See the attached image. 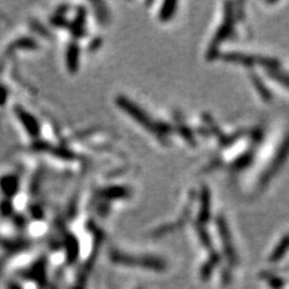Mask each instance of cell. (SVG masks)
Instances as JSON below:
<instances>
[{
  "mask_svg": "<svg viewBox=\"0 0 289 289\" xmlns=\"http://www.w3.org/2000/svg\"><path fill=\"white\" fill-rule=\"evenodd\" d=\"M111 259L117 264L128 265V266H142L155 271H163L166 268L164 261L154 257H134L129 256V254L114 252L111 254Z\"/></svg>",
  "mask_w": 289,
  "mask_h": 289,
  "instance_id": "6da1fadb",
  "label": "cell"
},
{
  "mask_svg": "<svg viewBox=\"0 0 289 289\" xmlns=\"http://www.w3.org/2000/svg\"><path fill=\"white\" fill-rule=\"evenodd\" d=\"M234 19H235V16H234V9L231 4H227L226 9V15H224V22L223 25L219 27V29L217 30L215 40L213 42L211 43L210 49H209V58L210 59H213L217 54V49H218V45L224 40L227 39L228 36L230 35V33L233 32L234 28Z\"/></svg>",
  "mask_w": 289,
  "mask_h": 289,
  "instance_id": "7a4b0ae2",
  "label": "cell"
},
{
  "mask_svg": "<svg viewBox=\"0 0 289 289\" xmlns=\"http://www.w3.org/2000/svg\"><path fill=\"white\" fill-rule=\"evenodd\" d=\"M288 157H289V134H288V137H285L283 142H282L281 147L277 151L276 155L274 157L271 165L269 166L266 170H265L263 176H261L260 183H259L260 187H265L268 185V182L270 181V180L278 172V170H280L282 166L284 165V163L287 162Z\"/></svg>",
  "mask_w": 289,
  "mask_h": 289,
  "instance_id": "3957f363",
  "label": "cell"
},
{
  "mask_svg": "<svg viewBox=\"0 0 289 289\" xmlns=\"http://www.w3.org/2000/svg\"><path fill=\"white\" fill-rule=\"evenodd\" d=\"M217 228H218L220 239H222L223 247H224V254H226L228 261H229L231 266H235L239 264V257H237L235 247H234L233 240H231V235L229 228L227 226L226 219L224 217H219L217 220Z\"/></svg>",
  "mask_w": 289,
  "mask_h": 289,
  "instance_id": "277c9868",
  "label": "cell"
},
{
  "mask_svg": "<svg viewBox=\"0 0 289 289\" xmlns=\"http://www.w3.org/2000/svg\"><path fill=\"white\" fill-rule=\"evenodd\" d=\"M223 59L227 60V62L237 63L248 68L253 66L254 64H258V57L250 56V54H244V53H239V52L226 53L223 56Z\"/></svg>",
  "mask_w": 289,
  "mask_h": 289,
  "instance_id": "5b68a950",
  "label": "cell"
},
{
  "mask_svg": "<svg viewBox=\"0 0 289 289\" xmlns=\"http://www.w3.org/2000/svg\"><path fill=\"white\" fill-rule=\"evenodd\" d=\"M288 250H289V234L282 237L280 242L277 243V246L275 247V250L273 251V253H271V256L269 257V261L273 264L278 263V261H280L282 258L285 256V253L288 252Z\"/></svg>",
  "mask_w": 289,
  "mask_h": 289,
  "instance_id": "8992f818",
  "label": "cell"
},
{
  "mask_svg": "<svg viewBox=\"0 0 289 289\" xmlns=\"http://www.w3.org/2000/svg\"><path fill=\"white\" fill-rule=\"evenodd\" d=\"M259 277L266 283L269 287L273 289H283L285 285L284 278L278 276L277 274L271 273V271H261L259 274Z\"/></svg>",
  "mask_w": 289,
  "mask_h": 289,
  "instance_id": "52a82bcc",
  "label": "cell"
},
{
  "mask_svg": "<svg viewBox=\"0 0 289 289\" xmlns=\"http://www.w3.org/2000/svg\"><path fill=\"white\" fill-rule=\"evenodd\" d=\"M219 261H220L219 254L216 252H212V254L209 257V259H207L206 263L203 265L202 271H200V277H202L204 281L209 280L210 276L213 273V270H215L217 265L219 264Z\"/></svg>",
  "mask_w": 289,
  "mask_h": 289,
  "instance_id": "ba28073f",
  "label": "cell"
},
{
  "mask_svg": "<svg viewBox=\"0 0 289 289\" xmlns=\"http://www.w3.org/2000/svg\"><path fill=\"white\" fill-rule=\"evenodd\" d=\"M251 81H252V83L254 84V87H256L258 93L260 94L261 99L264 101H270L273 99V94H271V92L268 90L263 81H261L256 74H251Z\"/></svg>",
  "mask_w": 289,
  "mask_h": 289,
  "instance_id": "9c48e42d",
  "label": "cell"
},
{
  "mask_svg": "<svg viewBox=\"0 0 289 289\" xmlns=\"http://www.w3.org/2000/svg\"><path fill=\"white\" fill-rule=\"evenodd\" d=\"M252 159H253V152L243 153L242 155H240L239 158L235 159V162L233 163L231 168H233V170H236V171H240V170L246 169L247 166L251 164Z\"/></svg>",
  "mask_w": 289,
  "mask_h": 289,
  "instance_id": "30bf717a",
  "label": "cell"
},
{
  "mask_svg": "<svg viewBox=\"0 0 289 289\" xmlns=\"http://www.w3.org/2000/svg\"><path fill=\"white\" fill-rule=\"evenodd\" d=\"M266 74L274 81H276V82L283 84V86H285L289 90V74L284 73V71H282L281 68H280V69L266 70Z\"/></svg>",
  "mask_w": 289,
  "mask_h": 289,
  "instance_id": "8fae6325",
  "label": "cell"
},
{
  "mask_svg": "<svg viewBox=\"0 0 289 289\" xmlns=\"http://www.w3.org/2000/svg\"><path fill=\"white\" fill-rule=\"evenodd\" d=\"M203 195H202V210H200V219H203V222H206L209 218V211H210V194L209 190L206 187H204L203 189Z\"/></svg>",
  "mask_w": 289,
  "mask_h": 289,
  "instance_id": "7c38bea8",
  "label": "cell"
},
{
  "mask_svg": "<svg viewBox=\"0 0 289 289\" xmlns=\"http://www.w3.org/2000/svg\"><path fill=\"white\" fill-rule=\"evenodd\" d=\"M176 3H165L163 5V8L161 10V13H159V17H161V21H169L170 17H171L173 13H175L176 10Z\"/></svg>",
  "mask_w": 289,
  "mask_h": 289,
  "instance_id": "4fadbf2b",
  "label": "cell"
},
{
  "mask_svg": "<svg viewBox=\"0 0 289 289\" xmlns=\"http://www.w3.org/2000/svg\"><path fill=\"white\" fill-rule=\"evenodd\" d=\"M198 235H199L200 242L203 243V246L206 247V248H211V246H212V241H211L210 235L206 233V230L199 227L198 228Z\"/></svg>",
  "mask_w": 289,
  "mask_h": 289,
  "instance_id": "5bb4252c",
  "label": "cell"
},
{
  "mask_svg": "<svg viewBox=\"0 0 289 289\" xmlns=\"http://www.w3.org/2000/svg\"><path fill=\"white\" fill-rule=\"evenodd\" d=\"M222 281L224 284H229L231 281V271L230 270H224L222 273Z\"/></svg>",
  "mask_w": 289,
  "mask_h": 289,
  "instance_id": "9a60e30c",
  "label": "cell"
},
{
  "mask_svg": "<svg viewBox=\"0 0 289 289\" xmlns=\"http://www.w3.org/2000/svg\"><path fill=\"white\" fill-rule=\"evenodd\" d=\"M10 289H21V288L17 287V285H15V284H11V285H10Z\"/></svg>",
  "mask_w": 289,
  "mask_h": 289,
  "instance_id": "2e32d148",
  "label": "cell"
}]
</instances>
